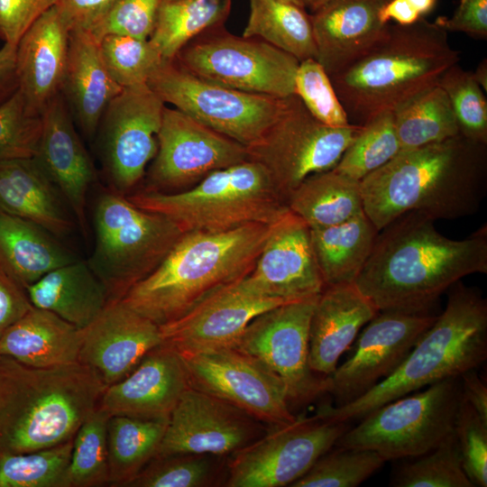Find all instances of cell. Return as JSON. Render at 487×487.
I'll list each match as a JSON object with an SVG mask.
<instances>
[{
  "instance_id": "6da1fadb",
  "label": "cell",
  "mask_w": 487,
  "mask_h": 487,
  "mask_svg": "<svg viewBox=\"0 0 487 487\" xmlns=\"http://www.w3.org/2000/svg\"><path fill=\"white\" fill-rule=\"evenodd\" d=\"M410 212L377 234L355 285L379 311L426 313L464 277L487 273V227L463 240L440 234Z\"/></svg>"
},
{
  "instance_id": "7a4b0ae2",
  "label": "cell",
  "mask_w": 487,
  "mask_h": 487,
  "mask_svg": "<svg viewBox=\"0 0 487 487\" xmlns=\"http://www.w3.org/2000/svg\"><path fill=\"white\" fill-rule=\"evenodd\" d=\"M486 144L462 134L400 151L360 181L363 211L380 232L407 213L432 220L477 212L486 192Z\"/></svg>"
},
{
  "instance_id": "3957f363",
  "label": "cell",
  "mask_w": 487,
  "mask_h": 487,
  "mask_svg": "<svg viewBox=\"0 0 487 487\" xmlns=\"http://www.w3.org/2000/svg\"><path fill=\"white\" fill-rule=\"evenodd\" d=\"M271 226L254 223L224 232H185L121 300L159 326L171 322L213 291L245 277Z\"/></svg>"
},
{
  "instance_id": "277c9868",
  "label": "cell",
  "mask_w": 487,
  "mask_h": 487,
  "mask_svg": "<svg viewBox=\"0 0 487 487\" xmlns=\"http://www.w3.org/2000/svg\"><path fill=\"white\" fill-rule=\"evenodd\" d=\"M106 388L80 363L35 367L0 355V454L36 451L73 438Z\"/></svg>"
},
{
  "instance_id": "5b68a950",
  "label": "cell",
  "mask_w": 487,
  "mask_h": 487,
  "mask_svg": "<svg viewBox=\"0 0 487 487\" xmlns=\"http://www.w3.org/2000/svg\"><path fill=\"white\" fill-rule=\"evenodd\" d=\"M458 60L447 31L421 17L409 25L390 24L378 43L330 79L349 123L363 125L437 85Z\"/></svg>"
},
{
  "instance_id": "8992f818",
  "label": "cell",
  "mask_w": 487,
  "mask_h": 487,
  "mask_svg": "<svg viewBox=\"0 0 487 487\" xmlns=\"http://www.w3.org/2000/svg\"><path fill=\"white\" fill-rule=\"evenodd\" d=\"M443 312L417 340L399 367L370 391L316 414L332 422L360 419L378 407L446 379L476 369L487 358V302L460 281L449 289Z\"/></svg>"
},
{
  "instance_id": "52a82bcc",
  "label": "cell",
  "mask_w": 487,
  "mask_h": 487,
  "mask_svg": "<svg viewBox=\"0 0 487 487\" xmlns=\"http://www.w3.org/2000/svg\"><path fill=\"white\" fill-rule=\"evenodd\" d=\"M126 198L142 209L170 218L184 233L271 225L289 209L267 170L252 160L216 170L181 191L143 189Z\"/></svg>"
},
{
  "instance_id": "ba28073f",
  "label": "cell",
  "mask_w": 487,
  "mask_h": 487,
  "mask_svg": "<svg viewBox=\"0 0 487 487\" xmlns=\"http://www.w3.org/2000/svg\"><path fill=\"white\" fill-rule=\"evenodd\" d=\"M95 244L87 261L105 286L109 302L127 291L161 262L184 233L170 218L146 211L112 189L94 209Z\"/></svg>"
},
{
  "instance_id": "9c48e42d",
  "label": "cell",
  "mask_w": 487,
  "mask_h": 487,
  "mask_svg": "<svg viewBox=\"0 0 487 487\" xmlns=\"http://www.w3.org/2000/svg\"><path fill=\"white\" fill-rule=\"evenodd\" d=\"M461 396L459 377L436 382L367 413L335 446L372 450L386 462L417 457L454 432Z\"/></svg>"
},
{
  "instance_id": "30bf717a",
  "label": "cell",
  "mask_w": 487,
  "mask_h": 487,
  "mask_svg": "<svg viewBox=\"0 0 487 487\" xmlns=\"http://www.w3.org/2000/svg\"><path fill=\"white\" fill-rule=\"evenodd\" d=\"M147 85L165 104L245 147L265 133L289 97L224 87L197 77L175 60L163 61Z\"/></svg>"
},
{
  "instance_id": "8fae6325",
  "label": "cell",
  "mask_w": 487,
  "mask_h": 487,
  "mask_svg": "<svg viewBox=\"0 0 487 487\" xmlns=\"http://www.w3.org/2000/svg\"><path fill=\"white\" fill-rule=\"evenodd\" d=\"M361 128L325 125L293 95L265 133L246 147L248 160L264 167L286 203L307 178L334 169Z\"/></svg>"
},
{
  "instance_id": "7c38bea8",
  "label": "cell",
  "mask_w": 487,
  "mask_h": 487,
  "mask_svg": "<svg viewBox=\"0 0 487 487\" xmlns=\"http://www.w3.org/2000/svg\"><path fill=\"white\" fill-rule=\"evenodd\" d=\"M216 26L188 42L174 59L205 80L247 93L279 98L295 95L299 61L257 38L239 37Z\"/></svg>"
},
{
  "instance_id": "4fadbf2b",
  "label": "cell",
  "mask_w": 487,
  "mask_h": 487,
  "mask_svg": "<svg viewBox=\"0 0 487 487\" xmlns=\"http://www.w3.org/2000/svg\"><path fill=\"white\" fill-rule=\"evenodd\" d=\"M350 427L316 413L268 427L253 443L228 457L225 487L291 486Z\"/></svg>"
},
{
  "instance_id": "5bb4252c",
  "label": "cell",
  "mask_w": 487,
  "mask_h": 487,
  "mask_svg": "<svg viewBox=\"0 0 487 487\" xmlns=\"http://www.w3.org/2000/svg\"><path fill=\"white\" fill-rule=\"evenodd\" d=\"M180 356L190 387L225 400L267 427L297 418L284 382L257 358L233 346Z\"/></svg>"
},
{
  "instance_id": "9a60e30c",
  "label": "cell",
  "mask_w": 487,
  "mask_h": 487,
  "mask_svg": "<svg viewBox=\"0 0 487 487\" xmlns=\"http://www.w3.org/2000/svg\"><path fill=\"white\" fill-rule=\"evenodd\" d=\"M317 297L261 313L233 346L257 358L280 378L291 408L310 403L327 391V377L316 374L308 363L309 326Z\"/></svg>"
},
{
  "instance_id": "2e32d148",
  "label": "cell",
  "mask_w": 487,
  "mask_h": 487,
  "mask_svg": "<svg viewBox=\"0 0 487 487\" xmlns=\"http://www.w3.org/2000/svg\"><path fill=\"white\" fill-rule=\"evenodd\" d=\"M166 104L148 85L124 88L100 121L105 172L112 190L127 196L142 179L158 150Z\"/></svg>"
},
{
  "instance_id": "e0dca14e",
  "label": "cell",
  "mask_w": 487,
  "mask_h": 487,
  "mask_svg": "<svg viewBox=\"0 0 487 487\" xmlns=\"http://www.w3.org/2000/svg\"><path fill=\"white\" fill-rule=\"evenodd\" d=\"M145 190L178 192L209 173L248 160L244 145L165 106Z\"/></svg>"
},
{
  "instance_id": "ac0fdd59",
  "label": "cell",
  "mask_w": 487,
  "mask_h": 487,
  "mask_svg": "<svg viewBox=\"0 0 487 487\" xmlns=\"http://www.w3.org/2000/svg\"><path fill=\"white\" fill-rule=\"evenodd\" d=\"M436 316L381 311L359 335L352 355L327 377L335 406L351 402L391 375Z\"/></svg>"
},
{
  "instance_id": "d6986e66",
  "label": "cell",
  "mask_w": 487,
  "mask_h": 487,
  "mask_svg": "<svg viewBox=\"0 0 487 487\" xmlns=\"http://www.w3.org/2000/svg\"><path fill=\"white\" fill-rule=\"evenodd\" d=\"M267 429L237 407L189 386L169 418L155 456L188 453L229 457Z\"/></svg>"
},
{
  "instance_id": "ffe728a7",
  "label": "cell",
  "mask_w": 487,
  "mask_h": 487,
  "mask_svg": "<svg viewBox=\"0 0 487 487\" xmlns=\"http://www.w3.org/2000/svg\"><path fill=\"white\" fill-rule=\"evenodd\" d=\"M238 284L249 293L285 301L317 297L325 283L308 225L288 209L271 224L253 270Z\"/></svg>"
},
{
  "instance_id": "44dd1931",
  "label": "cell",
  "mask_w": 487,
  "mask_h": 487,
  "mask_svg": "<svg viewBox=\"0 0 487 487\" xmlns=\"http://www.w3.org/2000/svg\"><path fill=\"white\" fill-rule=\"evenodd\" d=\"M291 302L243 289L238 280L213 291L179 318L160 326L162 344L179 354L234 346L261 313Z\"/></svg>"
},
{
  "instance_id": "7402d4cb",
  "label": "cell",
  "mask_w": 487,
  "mask_h": 487,
  "mask_svg": "<svg viewBox=\"0 0 487 487\" xmlns=\"http://www.w3.org/2000/svg\"><path fill=\"white\" fill-rule=\"evenodd\" d=\"M161 344L157 324L122 300L110 301L83 328L78 363L93 369L107 387L127 376L151 350Z\"/></svg>"
},
{
  "instance_id": "603a6c76",
  "label": "cell",
  "mask_w": 487,
  "mask_h": 487,
  "mask_svg": "<svg viewBox=\"0 0 487 487\" xmlns=\"http://www.w3.org/2000/svg\"><path fill=\"white\" fill-rule=\"evenodd\" d=\"M188 387L180 354L161 344L151 350L127 376L107 386L96 408L109 417L169 419Z\"/></svg>"
},
{
  "instance_id": "cb8c5ba5",
  "label": "cell",
  "mask_w": 487,
  "mask_h": 487,
  "mask_svg": "<svg viewBox=\"0 0 487 487\" xmlns=\"http://www.w3.org/2000/svg\"><path fill=\"white\" fill-rule=\"evenodd\" d=\"M41 119L40 145L33 159L59 189L87 237V195L96 172L61 93L47 105Z\"/></svg>"
},
{
  "instance_id": "d4e9b609",
  "label": "cell",
  "mask_w": 487,
  "mask_h": 487,
  "mask_svg": "<svg viewBox=\"0 0 487 487\" xmlns=\"http://www.w3.org/2000/svg\"><path fill=\"white\" fill-rule=\"evenodd\" d=\"M389 0H329L310 15L317 60L328 76L340 71L378 43L390 23L379 14Z\"/></svg>"
},
{
  "instance_id": "484cf974",
  "label": "cell",
  "mask_w": 487,
  "mask_h": 487,
  "mask_svg": "<svg viewBox=\"0 0 487 487\" xmlns=\"http://www.w3.org/2000/svg\"><path fill=\"white\" fill-rule=\"evenodd\" d=\"M69 32L54 5L31 25L16 44L18 89L33 114L41 115L61 93Z\"/></svg>"
},
{
  "instance_id": "4316f807",
  "label": "cell",
  "mask_w": 487,
  "mask_h": 487,
  "mask_svg": "<svg viewBox=\"0 0 487 487\" xmlns=\"http://www.w3.org/2000/svg\"><path fill=\"white\" fill-rule=\"evenodd\" d=\"M378 312L355 283L325 287L317 298L310 320V369L319 376H330L361 328Z\"/></svg>"
},
{
  "instance_id": "83f0119b",
  "label": "cell",
  "mask_w": 487,
  "mask_h": 487,
  "mask_svg": "<svg viewBox=\"0 0 487 487\" xmlns=\"http://www.w3.org/2000/svg\"><path fill=\"white\" fill-rule=\"evenodd\" d=\"M0 212L32 222L57 238L69 234L76 222L35 159L0 161Z\"/></svg>"
},
{
  "instance_id": "f1b7e54d",
  "label": "cell",
  "mask_w": 487,
  "mask_h": 487,
  "mask_svg": "<svg viewBox=\"0 0 487 487\" xmlns=\"http://www.w3.org/2000/svg\"><path fill=\"white\" fill-rule=\"evenodd\" d=\"M123 89L104 64L98 41L88 32L70 31L61 94L87 137L96 133L106 107Z\"/></svg>"
},
{
  "instance_id": "f546056e",
  "label": "cell",
  "mask_w": 487,
  "mask_h": 487,
  "mask_svg": "<svg viewBox=\"0 0 487 487\" xmlns=\"http://www.w3.org/2000/svg\"><path fill=\"white\" fill-rule=\"evenodd\" d=\"M82 335L83 329L32 306L0 336V355L35 367L75 363Z\"/></svg>"
},
{
  "instance_id": "4dcf8cb0",
  "label": "cell",
  "mask_w": 487,
  "mask_h": 487,
  "mask_svg": "<svg viewBox=\"0 0 487 487\" xmlns=\"http://www.w3.org/2000/svg\"><path fill=\"white\" fill-rule=\"evenodd\" d=\"M25 290L33 307L51 311L81 329L109 302L101 280L87 261L78 259L51 270Z\"/></svg>"
},
{
  "instance_id": "1f68e13d",
  "label": "cell",
  "mask_w": 487,
  "mask_h": 487,
  "mask_svg": "<svg viewBox=\"0 0 487 487\" xmlns=\"http://www.w3.org/2000/svg\"><path fill=\"white\" fill-rule=\"evenodd\" d=\"M77 260L56 236L0 212V268L24 289L47 272Z\"/></svg>"
},
{
  "instance_id": "d6a6232c",
  "label": "cell",
  "mask_w": 487,
  "mask_h": 487,
  "mask_svg": "<svg viewBox=\"0 0 487 487\" xmlns=\"http://www.w3.org/2000/svg\"><path fill=\"white\" fill-rule=\"evenodd\" d=\"M378 233L364 212L338 225L310 229L311 244L325 287L355 282Z\"/></svg>"
},
{
  "instance_id": "836d02e7",
  "label": "cell",
  "mask_w": 487,
  "mask_h": 487,
  "mask_svg": "<svg viewBox=\"0 0 487 487\" xmlns=\"http://www.w3.org/2000/svg\"><path fill=\"white\" fill-rule=\"evenodd\" d=\"M286 205L310 229L338 225L364 212L360 181L334 169L307 178L289 195Z\"/></svg>"
},
{
  "instance_id": "e575fe53",
  "label": "cell",
  "mask_w": 487,
  "mask_h": 487,
  "mask_svg": "<svg viewBox=\"0 0 487 487\" xmlns=\"http://www.w3.org/2000/svg\"><path fill=\"white\" fill-rule=\"evenodd\" d=\"M243 36L264 41L299 61L317 59L310 15L305 8L285 0H250Z\"/></svg>"
},
{
  "instance_id": "d590c367",
  "label": "cell",
  "mask_w": 487,
  "mask_h": 487,
  "mask_svg": "<svg viewBox=\"0 0 487 487\" xmlns=\"http://www.w3.org/2000/svg\"><path fill=\"white\" fill-rule=\"evenodd\" d=\"M232 0H162L149 41L164 60H172L193 39L222 25Z\"/></svg>"
},
{
  "instance_id": "8d00e7d4",
  "label": "cell",
  "mask_w": 487,
  "mask_h": 487,
  "mask_svg": "<svg viewBox=\"0 0 487 487\" xmlns=\"http://www.w3.org/2000/svg\"><path fill=\"white\" fill-rule=\"evenodd\" d=\"M168 420L127 416L109 417V486L126 487L156 455Z\"/></svg>"
},
{
  "instance_id": "74e56055",
  "label": "cell",
  "mask_w": 487,
  "mask_h": 487,
  "mask_svg": "<svg viewBox=\"0 0 487 487\" xmlns=\"http://www.w3.org/2000/svg\"><path fill=\"white\" fill-rule=\"evenodd\" d=\"M400 151L411 150L458 135L448 96L437 84L393 110Z\"/></svg>"
},
{
  "instance_id": "f35d334b",
  "label": "cell",
  "mask_w": 487,
  "mask_h": 487,
  "mask_svg": "<svg viewBox=\"0 0 487 487\" xmlns=\"http://www.w3.org/2000/svg\"><path fill=\"white\" fill-rule=\"evenodd\" d=\"M228 457L205 454L154 456L126 487L225 486Z\"/></svg>"
},
{
  "instance_id": "ab89813d",
  "label": "cell",
  "mask_w": 487,
  "mask_h": 487,
  "mask_svg": "<svg viewBox=\"0 0 487 487\" xmlns=\"http://www.w3.org/2000/svg\"><path fill=\"white\" fill-rule=\"evenodd\" d=\"M400 152L393 111H384L362 125L334 170L361 181Z\"/></svg>"
},
{
  "instance_id": "60d3db41",
  "label": "cell",
  "mask_w": 487,
  "mask_h": 487,
  "mask_svg": "<svg viewBox=\"0 0 487 487\" xmlns=\"http://www.w3.org/2000/svg\"><path fill=\"white\" fill-rule=\"evenodd\" d=\"M73 438L36 451L1 453L0 487H67Z\"/></svg>"
},
{
  "instance_id": "b9f144b4",
  "label": "cell",
  "mask_w": 487,
  "mask_h": 487,
  "mask_svg": "<svg viewBox=\"0 0 487 487\" xmlns=\"http://www.w3.org/2000/svg\"><path fill=\"white\" fill-rule=\"evenodd\" d=\"M400 464L391 475L394 487H474L463 465L453 432L436 447Z\"/></svg>"
},
{
  "instance_id": "7bdbcfd3",
  "label": "cell",
  "mask_w": 487,
  "mask_h": 487,
  "mask_svg": "<svg viewBox=\"0 0 487 487\" xmlns=\"http://www.w3.org/2000/svg\"><path fill=\"white\" fill-rule=\"evenodd\" d=\"M108 418L96 408L77 430L66 474L67 487L109 485Z\"/></svg>"
},
{
  "instance_id": "ee69618b",
  "label": "cell",
  "mask_w": 487,
  "mask_h": 487,
  "mask_svg": "<svg viewBox=\"0 0 487 487\" xmlns=\"http://www.w3.org/2000/svg\"><path fill=\"white\" fill-rule=\"evenodd\" d=\"M385 463L372 450L333 446L291 487H355Z\"/></svg>"
},
{
  "instance_id": "f6af8a7d",
  "label": "cell",
  "mask_w": 487,
  "mask_h": 487,
  "mask_svg": "<svg viewBox=\"0 0 487 487\" xmlns=\"http://www.w3.org/2000/svg\"><path fill=\"white\" fill-rule=\"evenodd\" d=\"M98 42L108 73L123 88L147 85L152 73L165 61L149 39L109 34Z\"/></svg>"
},
{
  "instance_id": "bcb514c9",
  "label": "cell",
  "mask_w": 487,
  "mask_h": 487,
  "mask_svg": "<svg viewBox=\"0 0 487 487\" xmlns=\"http://www.w3.org/2000/svg\"><path fill=\"white\" fill-rule=\"evenodd\" d=\"M438 85L448 96L460 134L487 144V101L472 72L455 64L443 74Z\"/></svg>"
},
{
  "instance_id": "7dc6e473",
  "label": "cell",
  "mask_w": 487,
  "mask_h": 487,
  "mask_svg": "<svg viewBox=\"0 0 487 487\" xmlns=\"http://www.w3.org/2000/svg\"><path fill=\"white\" fill-rule=\"evenodd\" d=\"M41 115L32 113L19 89L0 104V161L33 159L39 149Z\"/></svg>"
},
{
  "instance_id": "c3c4849f",
  "label": "cell",
  "mask_w": 487,
  "mask_h": 487,
  "mask_svg": "<svg viewBox=\"0 0 487 487\" xmlns=\"http://www.w3.org/2000/svg\"><path fill=\"white\" fill-rule=\"evenodd\" d=\"M295 95L321 124L330 127L351 124L330 77L316 59L299 61L295 75Z\"/></svg>"
},
{
  "instance_id": "681fc988",
  "label": "cell",
  "mask_w": 487,
  "mask_h": 487,
  "mask_svg": "<svg viewBox=\"0 0 487 487\" xmlns=\"http://www.w3.org/2000/svg\"><path fill=\"white\" fill-rule=\"evenodd\" d=\"M454 433L468 478L473 486L486 487L487 423L463 396L458 405Z\"/></svg>"
},
{
  "instance_id": "f907efd6",
  "label": "cell",
  "mask_w": 487,
  "mask_h": 487,
  "mask_svg": "<svg viewBox=\"0 0 487 487\" xmlns=\"http://www.w3.org/2000/svg\"><path fill=\"white\" fill-rule=\"evenodd\" d=\"M162 0H116L88 32L96 41L109 34L149 39Z\"/></svg>"
},
{
  "instance_id": "816d5d0a",
  "label": "cell",
  "mask_w": 487,
  "mask_h": 487,
  "mask_svg": "<svg viewBox=\"0 0 487 487\" xmlns=\"http://www.w3.org/2000/svg\"><path fill=\"white\" fill-rule=\"evenodd\" d=\"M57 0H0V40L15 45L31 25Z\"/></svg>"
},
{
  "instance_id": "f5cc1de1",
  "label": "cell",
  "mask_w": 487,
  "mask_h": 487,
  "mask_svg": "<svg viewBox=\"0 0 487 487\" xmlns=\"http://www.w3.org/2000/svg\"><path fill=\"white\" fill-rule=\"evenodd\" d=\"M116 0H57L56 8L69 31L89 32Z\"/></svg>"
},
{
  "instance_id": "db71d44e",
  "label": "cell",
  "mask_w": 487,
  "mask_h": 487,
  "mask_svg": "<svg viewBox=\"0 0 487 487\" xmlns=\"http://www.w3.org/2000/svg\"><path fill=\"white\" fill-rule=\"evenodd\" d=\"M436 22L447 32H461L477 38L487 36V0H459L450 18Z\"/></svg>"
},
{
  "instance_id": "11a10c76",
  "label": "cell",
  "mask_w": 487,
  "mask_h": 487,
  "mask_svg": "<svg viewBox=\"0 0 487 487\" xmlns=\"http://www.w3.org/2000/svg\"><path fill=\"white\" fill-rule=\"evenodd\" d=\"M32 307L26 290L0 268V336Z\"/></svg>"
},
{
  "instance_id": "9f6ffc18",
  "label": "cell",
  "mask_w": 487,
  "mask_h": 487,
  "mask_svg": "<svg viewBox=\"0 0 487 487\" xmlns=\"http://www.w3.org/2000/svg\"><path fill=\"white\" fill-rule=\"evenodd\" d=\"M463 398L475 409L487 423V386L476 369L465 372L460 377Z\"/></svg>"
},
{
  "instance_id": "6f0895ef",
  "label": "cell",
  "mask_w": 487,
  "mask_h": 487,
  "mask_svg": "<svg viewBox=\"0 0 487 487\" xmlns=\"http://www.w3.org/2000/svg\"><path fill=\"white\" fill-rule=\"evenodd\" d=\"M15 51L16 46L8 43L0 48V104L18 89Z\"/></svg>"
},
{
  "instance_id": "680465c9",
  "label": "cell",
  "mask_w": 487,
  "mask_h": 487,
  "mask_svg": "<svg viewBox=\"0 0 487 487\" xmlns=\"http://www.w3.org/2000/svg\"><path fill=\"white\" fill-rule=\"evenodd\" d=\"M382 23L393 20L400 25L416 23L421 16L407 0H389L379 14Z\"/></svg>"
},
{
  "instance_id": "91938a15",
  "label": "cell",
  "mask_w": 487,
  "mask_h": 487,
  "mask_svg": "<svg viewBox=\"0 0 487 487\" xmlns=\"http://www.w3.org/2000/svg\"><path fill=\"white\" fill-rule=\"evenodd\" d=\"M412 7L421 15H425L430 13L436 4V0H407Z\"/></svg>"
},
{
  "instance_id": "94428289",
  "label": "cell",
  "mask_w": 487,
  "mask_h": 487,
  "mask_svg": "<svg viewBox=\"0 0 487 487\" xmlns=\"http://www.w3.org/2000/svg\"><path fill=\"white\" fill-rule=\"evenodd\" d=\"M474 80L484 90L487 89V62L486 60H482L477 67L475 72H472Z\"/></svg>"
},
{
  "instance_id": "6125c7cd",
  "label": "cell",
  "mask_w": 487,
  "mask_h": 487,
  "mask_svg": "<svg viewBox=\"0 0 487 487\" xmlns=\"http://www.w3.org/2000/svg\"><path fill=\"white\" fill-rule=\"evenodd\" d=\"M329 0H305L306 7H308L312 12L318 9L320 6H322L324 4H326Z\"/></svg>"
},
{
  "instance_id": "be15d7a7",
  "label": "cell",
  "mask_w": 487,
  "mask_h": 487,
  "mask_svg": "<svg viewBox=\"0 0 487 487\" xmlns=\"http://www.w3.org/2000/svg\"><path fill=\"white\" fill-rule=\"evenodd\" d=\"M285 1H288V2H290V3H293L302 8H306V3H305V0H285Z\"/></svg>"
}]
</instances>
